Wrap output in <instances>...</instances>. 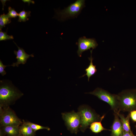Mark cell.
<instances>
[{
  "label": "cell",
  "mask_w": 136,
  "mask_h": 136,
  "mask_svg": "<svg viewBox=\"0 0 136 136\" xmlns=\"http://www.w3.org/2000/svg\"><path fill=\"white\" fill-rule=\"evenodd\" d=\"M0 84V107H8L23 95L9 80H1Z\"/></svg>",
  "instance_id": "1"
},
{
  "label": "cell",
  "mask_w": 136,
  "mask_h": 136,
  "mask_svg": "<svg viewBox=\"0 0 136 136\" xmlns=\"http://www.w3.org/2000/svg\"><path fill=\"white\" fill-rule=\"evenodd\" d=\"M117 96L119 112L136 110V89L123 90Z\"/></svg>",
  "instance_id": "2"
},
{
  "label": "cell",
  "mask_w": 136,
  "mask_h": 136,
  "mask_svg": "<svg viewBox=\"0 0 136 136\" xmlns=\"http://www.w3.org/2000/svg\"><path fill=\"white\" fill-rule=\"evenodd\" d=\"M85 0H77L63 10H55L56 16L54 17L61 21L76 18L85 7Z\"/></svg>",
  "instance_id": "3"
},
{
  "label": "cell",
  "mask_w": 136,
  "mask_h": 136,
  "mask_svg": "<svg viewBox=\"0 0 136 136\" xmlns=\"http://www.w3.org/2000/svg\"><path fill=\"white\" fill-rule=\"evenodd\" d=\"M81 118V123L79 127L80 130L84 132L93 122L99 121L101 117L90 107L86 105L79 106L78 109Z\"/></svg>",
  "instance_id": "4"
},
{
  "label": "cell",
  "mask_w": 136,
  "mask_h": 136,
  "mask_svg": "<svg viewBox=\"0 0 136 136\" xmlns=\"http://www.w3.org/2000/svg\"><path fill=\"white\" fill-rule=\"evenodd\" d=\"M86 93L93 95L108 104L114 113H120L117 94H112L102 88H97L92 92Z\"/></svg>",
  "instance_id": "5"
},
{
  "label": "cell",
  "mask_w": 136,
  "mask_h": 136,
  "mask_svg": "<svg viewBox=\"0 0 136 136\" xmlns=\"http://www.w3.org/2000/svg\"><path fill=\"white\" fill-rule=\"evenodd\" d=\"M61 115L67 129L71 133L76 134L81 123V118L79 112L73 111L69 112L62 113Z\"/></svg>",
  "instance_id": "6"
},
{
  "label": "cell",
  "mask_w": 136,
  "mask_h": 136,
  "mask_svg": "<svg viewBox=\"0 0 136 136\" xmlns=\"http://www.w3.org/2000/svg\"><path fill=\"white\" fill-rule=\"evenodd\" d=\"M0 123L2 127L6 126L19 127L22 122L13 111L8 107L4 109L0 115Z\"/></svg>",
  "instance_id": "7"
},
{
  "label": "cell",
  "mask_w": 136,
  "mask_h": 136,
  "mask_svg": "<svg viewBox=\"0 0 136 136\" xmlns=\"http://www.w3.org/2000/svg\"><path fill=\"white\" fill-rule=\"evenodd\" d=\"M76 44L78 47L77 54L80 57L81 56L83 52L90 49L91 48H92V50L95 49L98 45L94 39L87 38L85 37L80 38Z\"/></svg>",
  "instance_id": "8"
},
{
  "label": "cell",
  "mask_w": 136,
  "mask_h": 136,
  "mask_svg": "<svg viewBox=\"0 0 136 136\" xmlns=\"http://www.w3.org/2000/svg\"><path fill=\"white\" fill-rule=\"evenodd\" d=\"M13 42L16 45L18 48L17 51L16 50L14 51V54L16 56V58L17 59V61L15 63H13L11 65L13 67L15 66L18 67L20 64H23L26 63L27 59L30 57H34L33 54L29 55L26 53L22 48L18 47L15 42L14 41Z\"/></svg>",
  "instance_id": "9"
},
{
  "label": "cell",
  "mask_w": 136,
  "mask_h": 136,
  "mask_svg": "<svg viewBox=\"0 0 136 136\" xmlns=\"http://www.w3.org/2000/svg\"><path fill=\"white\" fill-rule=\"evenodd\" d=\"M112 131L113 136H121L123 132L120 119L115 113H114V119L112 126Z\"/></svg>",
  "instance_id": "10"
},
{
  "label": "cell",
  "mask_w": 136,
  "mask_h": 136,
  "mask_svg": "<svg viewBox=\"0 0 136 136\" xmlns=\"http://www.w3.org/2000/svg\"><path fill=\"white\" fill-rule=\"evenodd\" d=\"M3 133L8 136H17L20 134L19 127L13 126H2Z\"/></svg>",
  "instance_id": "11"
},
{
  "label": "cell",
  "mask_w": 136,
  "mask_h": 136,
  "mask_svg": "<svg viewBox=\"0 0 136 136\" xmlns=\"http://www.w3.org/2000/svg\"><path fill=\"white\" fill-rule=\"evenodd\" d=\"M92 50H90L91 56L88 58L90 62L88 66L85 70V71L86 73L81 77H84L86 75L88 77V80L89 81L90 78L91 76L94 75L96 72L97 70L96 68V65H94L93 63V58L92 57Z\"/></svg>",
  "instance_id": "12"
},
{
  "label": "cell",
  "mask_w": 136,
  "mask_h": 136,
  "mask_svg": "<svg viewBox=\"0 0 136 136\" xmlns=\"http://www.w3.org/2000/svg\"><path fill=\"white\" fill-rule=\"evenodd\" d=\"M20 134L23 136H34L35 135V132L28 125L23 122L19 127Z\"/></svg>",
  "instance_id": "13"
},
{
  "label": "cell",
  "mask_w": 136,
  "mask_h": 136,
  "mask_svg": "<svg viewBox=\"0 0 136 136\" xmlns=\"http://www.w3.org/2000/svg\"><path fill=\"white\" fill-rule=\"evenodd\" d=\"M116 114L118 115L120 119L122 125L123 131L131 132L129 124L130 117L129 115L125 117L123 114H120V113Z\"/></svg>",
  "instance_id": "14"
},
{
  "label": "cell",
  "mask_w": 136,
  "mask_h": 136,
  "mask_svg": "<svg viewBox=\"0 0 136 136\" xmlns=\"http://www.w3.org/2000/svg\"><path fill=\"white\" fill-rule=\"evenodd\" d=\"M105 116L104 115H103L99 121L94 122L90 125L89 128L92 132L97 133L103 130H107L104 127L101 123V121Z\"/></svg>",
  "instance_id": "15"
},
{
  "label": "cell",
  "mask_w": 136,
  "mask_h": 136,
  "mask_svg": "<svg viewBox=\"0 0 136 136\" xmlns=\"http://www.w3.org/2000/svg\"><path fill=\"white\" fill-rule=\"evenodd\" d=\"M11 22V18L8 14H4L0 16V30L3 27H5V25L9 24Z\"/></svg>",
  "instance_id": "16"
},
{
  "label": "cell",
  "mask_w": 136,
  "mask_h": 136,
  "mask_svg": "<svg viewBox=\"0 0 136 136\" xmlns=\"http://www.w3.org/2000/svg\"><path fill=\"white\" fill-rule=\"evenodd\" d=\"M30 11H25L24 10L20 11L18 13V21L19 22H25L28 20V17L30 16Z\"/></svg>",
  "instance_id": "17"
},
{
  "label": "cell",
  "mask_w": 136,
  "mask_h": 136,
  "mask_svg": "<svg viewBox=\"0 0 136 136\" xmlns=\"http://www.w3.org/2000/svg\"><path fill=\"white\" fill-rule=\"evenodd\" d=\"M24 122L29 125L35 132L40 129H45L48 131L50 130V128L47 127L42 126L29 121Z\"/></svg>",
  "instance_id": "18"
},
{
  "label": "cell",
  "mask_w": 136,
  "mask_h": 136,
  "mask_svg": "<svg viewBox=\"0 0 136 136\" xmlns=\"http://www.w3.org/2000/svg\"><path fill=\"white\" fill-rule=\"evenodd\" d=\"M7 31L4 32L2 30L0 31V41H6L8 40L13 39L14 37L12 35H9L7 34Z\"/></svg>",
  "instance_id": "19"
},
{
  "label": "cell",
  "mask_w": 136,
  "mask_h": 136,
  "mask_svg": "<svg viewBox=\"0 0 136 136\" xmlns=\"http://www.w3.org/2000/svg\"><path fill=\"white\" fill-rule=\"evenodd\" d=\"M8 15L11 18H15L18 16V13L14 8H12L10 7H9L8 8Z\"/></svg>",
  "instance_id": "20"
},
{
  "label": "cell",
  "mask_w": 136,
  "mask_h": 136,
  "mask_svg": "<svg viewBox=\"0 0 136 136\" xmlns=\"http://www.w3.org/2000/svg\"><path fill=\"white\" fill-rule=\"evenodd\" d=\"M11 65H4L2 62V61L0 60V73L3 76H4L6 74V72L5 69V67Z\"/></svg>",
  "instance_id": "21"
},
{
  "label": "cell",
  "mask_w": 136,
  "mask_h": 136,
  "mask_svg": "<svg viewBox=\"0 0 136 136\" xmlns=\"http://www.w3.org/2000/svg\"><path fill=\"white\" fill-rule=\"evenodd\" d=\"M129 115L130 117L133 121L136 122V110L130 112Z\"/></svg>",
  "instance_id": "22"
},
{
  "label": "cell",
  "mask_w": 136,
  "mask_h": 136,
  "mask_svg": "<svg viewBox=\"0 0 136 136\" xmlns=\"http://www.w3.org/2000/svg\"><path fill=\"white\" fill-rule=\"evenodd\" d=\"M121 136H133V135L131 132H126L123 131Z\"/></svg>",
  "instance_id": "23"
},
{
  "label": "cell",
  "mask_w": 136,
  "mask_h": 136,
  "mask_svg": "<svg viewBox=\"0 0 136 136\" xmlns=\"http://www.w3.org/2000/svg\"><path fill=\"white\" fill-rule=\"evenodd\" d=\"M24 3L27 2L28 3V5H29L30 3L32 4H35V2L31 0H22Z\"/></svg>",
  "instance_id": "24"
},
{
  "label": "cell",
  "mask_w": 136,
  "mask_h": 136,
  "mask_svg": "<svg viewBox=\"0 0 136 136\" xmlns=\"http://www.w3.org/2000/svg\"><path fill=\"white\" fill-rule=\"evenodd\" d=\"M9 1V0H1V1L2 2V4H3V10H4V6L5 5V2L6 1Z\"/></svg>",
  "instance_id": "25"
},
{
  "label": "cell",
  "mask_w": 136,
  "mask_h": 136,
  "mask_svg": "<svg viewBox=\"0 0 136 136\" xmlns=\"http://www.w3.org/2000/svg\"><path fill=\"white\" fill-rule=\"evenodd\" d=\"M18 136H23V135L20 134Z\"/></svg>",
  "instance_id": "26"
}]
</instances>
